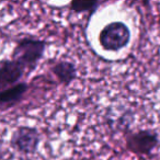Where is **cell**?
Instances as JSON below:
<instances>
[{
    "label": "cell",
    "mask_w": 160,
    "mask_h": 160,
    "mask_svg": "<svg viewBox=\"0 0 160 160\" xmlns=\"http://www.w3.org/2000/svg\"><path fill=\"white\" fill-rule=\"evenodd\" d=\"M102 1H83V0H75L69 3V10L76 14L81 13H94L98 8L102 5Z\"/></svg>",
    "instance_id": "obj_8"
},
{
    "label": "cell",
    "mask_w": 160,
    "mask_h": 160,
    "mask_svg": "<svg viewBox=\"0 0 160 160\" xmlns=\"http://www.w3.org/2000/svg\"><path fill=\"white\" fill-rule=\"evenodd\" d=\"M131 30L122 21H113L99 33V43L107 52H118L126 47L131 41Z\"/></svg>",
    "instance_id": "obj_2"
},
{
    "label": "cell",
    "mask_w": 160,
    "mask_h": 160,
    "mask_svg": "<svg viewBox=\"0 0 160 160\" xmlns=\"http://www.w3.org/2000/svg\"><path fill=\"white\" fill-rule=\"evenodd\" d=\"M28 72L21 64L13 59H3L0 62V91L11 88L21 82Z\"/></svg>",
    "instance_id": "obj_5"
},
{
    "label": "cell",
    "mask_w": 160,
    "mask_h": 160,
    "mask_svg": "<svg viewBox=\"0 0 160 160\" xmlns=\"http://www.w3.org/2000/svg\"><path fill=\"white\" fill-rule=\"evenodd\" d=\"M41 134L35 127L19 126L10 137V146L23 155H33L38 151Z\"/></svg>",
    "instance_id": "obj_3"
},
{
    "label": "cell",
    "mask_w": 160,
    "mask_h": 160,
    "mask_svg": "<svg viewBox=\"0 0 160 160\" xmlns=\"http://www.w3.org/2000/svg\"><path fill=\"white\" fill-rule=\"evenodd\" d=\"M46 42L31 36H25L18 41L11 54V59L21 64L27 70L28 75L38 67L40 60L44 56Z\"/></svg>",
    "instance_id": "obj_1"
},
{
    "label": "cell",
    "mask_w": 160,
    "mask_h": 160,
    "mask_svg": "<svg viewBox=\"0 0 160 160\" xmlns=\"http://www.w3.org/2000/svg\"><path fill=\"white\" fill-rule=\"evenodd\" d=\"M28 90H29V85L24 81H21L13 87L0 91V108L2 109L13 108L24 98Z\"/></svg>",
    "instance_id": "obj_7"
},
{
    "label": "cell",
    "mask_w": 160,
    "mask_h": 160,
    "mask_svg": "<svg viewBox=\"0 0 160 160\" xmlns=\"http://www.w3.org/2000/svg\"><path fill=\"white\" fill-rule=\"evenodd\" d=\"M51 71L57 80L65 87H68L77 79V67L72 62L60 59L55 62L51 67Z\"/></svg>",
    "instance_id": "obj_6"
},
{
    "label": "cell",
    "mask_w": 160,
    "mask_h": 160,
    "mask_svg": "<svg viewBox=\"0 0 160 160\" xmlns=\"http://www.w3.org/2000/svg\"><path fill=\"white\" fill-rule=\"evenodd\" d=\"M125 139L127 150L136 155H150L159 145V136L151 129H140L134 133H128Z\"/></svg>",
    "instance_id": "obj_4"
}]
</instances>
